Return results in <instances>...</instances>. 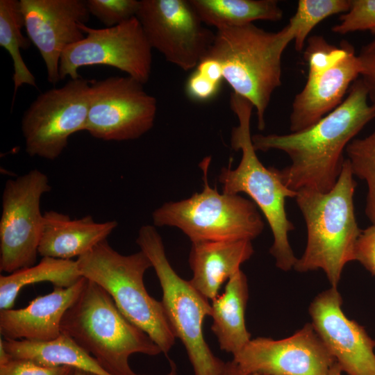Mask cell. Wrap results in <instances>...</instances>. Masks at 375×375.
Returning <instances> with one entry per match:
<instances>
[{
	"mask_svg": "<svg viewBox=\"0 0 375 375\" xmlns=\"http://www.w3.org/2000/svg\"><path fill=\"white\" fill-rule=\"evenodd\" d=\"M81 277L76 260L42 257L36 265L0 276V310L11 309L24 286L49 282L53 286L67 288Z\"/></svg>",
	"mask_w": 375,
	"mask_h": 375,
	"instance_id": "24",
	"label": "cell"
},
{
	"mask_svg": "<svg viewBox=\"0 0 375 375\" xmlns=\"http://www.w3.org/2000/svg\"><path fill=\"white\" fill-rule=\"evenodd\" d=\"M222 375H242L235 363L231 360L225 363Z\"/></svg>",
	"mask_w": 375,
	"mask_h": 375,
	"instance_id": "36",
	"label": "cell"
},
{
	"mask_svg": "<svg viewBox=\"0 0 375 375\" xmlns=\"http://www.w3.org/2000/svg\"><path fill=\"white\" fill-rule=\"evenodd\" d=\"M349 160L327 192L303 188L295 200L307 228L305 251L293 267L298 272L322 269L331 287L338 288L345 265L355 261L361 233L357 224L353 195L356 182Z\"/></svg>",
	"mask_w": 375,
	"mask_h": 375,
	"instance_id": "2",
	"label": "cell"
},
{
	"mask_svg": "<svg viewBox=\"0 0 375 375\" xmlns=\"http://www.w3.org/2000/svg\"><path fill=\"white\" fill-rule=\"evenodd\" d=\"M51 190L38 169L6 182L0 219V270L9 274L35 265L42 235V197Z\"/></svg>",
	"mask_w": 375,
	"mask_h": 375,
	"instance_id": "9",
	"label": "cell"
},
{
	"mask_svg": "<svg viewBox=\"0 0 375 375\" xmlns=\"http://www.w3.org/2000/svg\"><path fill=\"white\" fill-rule=\"evenodd\" d=\"M86 282L81 277L74 285L53 290L32 300L20 309L0 311V333L6 340L49 342L61 334L60 326L67 309L80 295Z\"/></svg>",
	"mask_w": 375,
	"mask_h": 375,
	"instance_id": "17",
	"label": "cell"
},
{
	"mask_svg": "<svg viewBox=\"0 0 375 375\" xmlns=\"http://www.w3.org/2000/svg\"><path fill=\"white\" fill-rule=\"evenodd\" d=\"M355 261L375 276V223L361 230L356 244Z\"/></svg>",
	"mask_w": 375,
	"mask_h": 375,
	"instance_id": "34",
	"label": "cell"
},
{
	"mask_svg": "<svg viewBox=\"0 0 375 375\" xmlns=\"http://www.w3.org/2000/svg\"><path fill=\"white\" fill-rule=\"evenodd\" d=\"M74 375H96V374L76 369Z\"/></svg>",
	"mask_w": 375,
	"mask_h": 375,
	"instance_id": "38",
	"label": "cell"
},
{
	"mask_svg": "<svg viewBox=\"0 0 375 375\" xmlns=\"http://www.w3.org/2000/svg\"><path fill=\"white\" fill-rule=\"evenodd\" d=\"M203 24L217 29L256 20L276 22L283 12L276 0H190Z\"/></svg>",
	"mask_w": 375,
	"mask_h": 375,
	"instance_id": "23",
	"label": "cell"
},
{
	"mask_svg": "<svg viewBox=\"0 0 375 375\" xmlns=\"http://www.w3.org/2000/svg\"><path fill=\"white\" fill-rule=\"evenodd\" d=\"M220 87L221 83L212 81L195 70L186 81L185 92L192 100L203 102L216 97Z\"/></svg>",
	"mask_w": 375,
	"mask_h": 375,
	"instance_id": "32",
	"label": "cell"
},
{
	"mask_svg": "<svg viewBox=\"0 0 375 375\" xmlns=\"http://www.w3.org/2000/svg\"><path fill=\"white\" fill-rule=\"evenodd\" d=\"M360 73V62L352 47L330 69L308 76L306 85L292 102L290 116L291 133L310 127L340 105L349 85Z\"/></svg>",
	"mask_w": 375,
	"mask_h": 375,
	"instance_id": "18",
	"label": "cell"
},
{
	"mask_svg": "<svg viewBox=\"0 0 375 375\" xmlns=\"http://www.w3.org/2000/svg\"><path fill=\"white\" fill-rule=\"evenodd\" d=\"M211 158L199 163L203 188L190 197L167 202L152 214L154 226H174L181 230L192 242L228 241L257 238L264 222L256 205L239 194L219 193L208 181Z\"/></svg>",
	"mask_w": 375,
	"mask_h": 375,
	"instance_id": "7",
	"label": "cell"
},
{
	"mask_svg": "<svg viewBox=\"0 0 375 375\" xmlns=\"http://www.w3.org/2000/svg\"><path fill=\"white\" fill-rule=\"evenodd\" d=\"M85 38L67 47L59 66L60 81L80 77L84 66L107 65L117 68L144 84L151 72L152 48L136 17L115 26L94 28L80 25Z\"/></svg>",
	"mask_w": 375,
	"mask_h": 375,
	"instance_id": "11",
	"label": "cell"
},
{
	"mask_svg": "<svg viewBox=\"0 0 375 375\" xmlns=\"http://www.w3.org/2000/svg\"><path fill=\"white\" fill-rule=\"evenodd\" d=\"M351 0H299L295 14L288 24L294 33V47L301 51L311 31L319 22L331 15L345 13Z\"/></svg>",
	"mask_w": 375,
	"mask_h": 375,
	"instance_id": "26",
	"label": "cell"
},
{
	"mask_svg": "<svg viewBox=\"0 0 375 375\" xmlns=\"http://www.w3.org/2000/svg\"><path fill=\"white\" fill-rule=\"evenodd\" d=\"M353 174L368 188L365 214L375 223V131L364 138L353 139L346 147Z\"/></svg>",
	"mask_w": 375,
	"mask_h": 375,
	"instance_id": "27",
	"label": "cell"
},
{
	"mask_svg": "<svg viewBox=\"0 0 375 375\" xmlns=\"http://www.w3.org/2000/svg\"><path fill=\"white\" fill-rule=\"evenodd\" d=\"M230 106L238 119L231 131V144L241 151L238 167H223L219 175L222 192L247 194L261 210L271 228L274 242L269 253L276 266L288 272L292 269L297 258L290 246L288 235L294 229L285 211V199L295 198L297 192L288 188L278 177L274 167H265L256 153L251 135L250 122L253 104L247 99L231 92Z\"/></svg>",
	"mask_w": 375,
	"mask_h": 375,
	"instance_id": "5",
	"label": "cell"
},
{
	"mask_svg": "<svg viewBox=\"0 0 375 375\" xmlns=\"http://www.w3.org/2000/svg\"><path fill=\"white\" fill-rule=\"evenodd\" d=\"M357 56L360 65V78L367 90L371 104L375 106V38L361 48Z\"/></svg>",
	"mask_w": 375,
	"mask_h": 375,
	"instance_id": "33",
	"label": "cell"
},
{
	"mask_svg": "<svg viewBox=\"0 0 375 375\" xmlns=\"http://www.w3.org/2000/svg\"><path fill=\"white\" fill-rule=\"evenodd\" d=\"M368 99L362 79L357 78L342 103L310 127L285 135H253V147L256 151L280 150L289 156L288 166L275 168L288 188L327 192L341 173L344 150L375 118V106Z\"/></svg>",
	"mask_w": 375,
	"mask_h": 375,
	"instance_id": "1",
	"label": "cell"
},
{
	"mask_svg": "<svg viewBox=\"0 0 375 375\" xmlns=\"http://www.w3.org/2000/svg\"><path fill=\"white\" fill-rule=\"evenodd\" d=\"M136 17L151 48L184 71L206 57L215 35L190 0H141Z\"/></svg>",
	"mask_w": 375,
	"mask_h": 375,
	"instance_id": "13",
	"label": "cell"
},
{
	"mask_svg": "<svg viewBox=\"0 0 375 375\" xmlns=\"http://www.w3.org/2000/svg\"><path fill=\"white\" fill-rule=\"evenodd\" d=\"M374 343H375V340H374Z\"/></svg>",
	"mask_w": 375,
	"mask_h": 375,
	"instance_id": "40",
	"label": "cell"
},
{
	"mask_svg": "<svg viewBox=\"0 0 375 375\" xmlns=\"http://www.w3.org/2000/svg\"><path fill=\"white\" fill-rule=\"evenodd\" d=\"M196 70L217 83H222L224 80L222 67L219 62L212 58L205 57L198 64Z\"/></svg>",
	"mask_w": 375,
	"mask_h": 375,
	"instance_id": "35",
	"label": "cell"
},
{
	"mask_svg": "<svg viewBox=\"0 0 375 375\" xmlns=\"http://www.w3.org/2000/svg\"><path fill=\"white\" fill-rule=\"evenodd\" d=\"M24 21L19 1L0 0V46L10 55L13 64L14 95L24 84L37 88L35 78L26 66L21 55L22 49L30 47L31 41L23 35Z\"/></svg>",
	"mask_w": 375,
	"mask_h": 375,
	"instance_id": "25",
	"label": "cell"
},
{
	"mask_svg": "<svg viewBox=\"0 0 375 375\" xmlns=\"http://www.w3.org/2000/svg\"><path fill=\"white\" fill-rule=\"evenodd\" d=\"M81 275L103 288L122 315L144 331L166 356L175 336L162 303L149 295L144 283L145 272L152 267L141 250L123 255L105 240L76 260Z\"/></svg>",
	"mask_w": 375,
	"mask_h": 375,
	"instance_id": "6",
	"label": "cell"
},
{
	"mask_svg": "<svg viewBox=\"0 0 375 375\" xmlns=\"http://www.w3.org/2000/svg\"><path fill=\"white\" fill-rule=\"evenodd\" d=\"M249 375H258V374H249Z\"/></svg>",
	"mask_w": 375,
	"mask_h": 375,
	"instance_id": "39",
	"label": "cell"
},
{
	"mask_svg": "<svg viewBox=\"0 0 375 375\" xmlns=\"http://www.w3.org/2000/svg\"><path fill=\"white\" fill-rule=\"evenodd\" d=\"M143 83L127 76L90 81L85 131L105 141L137 139L154 124L157 101Z\"/></svg>",
	"mask_w": 375,
	"mask_h": 375,
	"instance_id": "12",
	"label": "cell"
},
{
	"mask_svg": "<svg viewBox=\"0 0 375 375\" xmlns=\"http://www.w3.org/2000/svg\"><path fill=\"white\" fill-rule=\"evenodd\" d=\"M233 361L242 375H327L335 360L307 323L283 339H251Z\"/></svg>",
	"mask_w": 375,
	"mask_h": 375,
	"instance_id": "14",
	"label": "cell"
},
{
	"mask_svg": "<svg viewBox=\"0 0 375 375\" xmlns=\"http://www.w3.org/2000/svg\"><path fill=\"white\" fill-rule=\"evenodd\" d=\"M19 4L27 37L44 62L47 81L56 85L63 51L85 36L80 25L90 17L86 1L19 0Z\"/></svg>",
	"mask_w": 375,
	"mask_h": 375,
	"instance_id": "15",
	"label": "cell"
},
{
	"mask_svg": "<svg viewBox=\"0 0 375 375\" xmlns=\"http://www.w3.org/2000/svg\"><path fill=\"white\" fill-rule=\"evenodd\" d=\"M358 31H369L375 34V0H351V7L340 17V23L332 31L346 34Z\"/></svg>",
	"mask_w": 375,
	"mask_h": 375,
	"instance_id": "30",
	"label": "cell"
},
{
	"mask_svg": "<svg viewBox=\"0 0 375 375\" xmlns=\"http://www.w3.org/2000/svg\"><path fill=\"white\" fill-rule=\"evenodd\" d=\"M352 47L346 40L342 41L338 47L329 44L322 35L309 37L303 53L308 65V76L319 75L330 69L343 59Z\"/></svg>",
	"mask_w": 375,
	"mask_h": 375,
	"instance_id": "28",
	"label": "cell"
},
{
	"mask_svg": "<svg viewBox=\"0 0 375 375\" xmlns=\"http://www.w3.org/2000/svg\"><path fill=\"white\" fill-rule=\"evenodd\" d=\"M248 299L247 278L240 269L228 279L224 292L212 301L211 329L220 349L233 356L251 340L245 324Z\"/></svg>",
	"mask_w": 375,
	"mask_h": 375,
	"instance_id": "21",
	"label": "cell"
},
{
	"mask_svg": "<svg viewBox=\"0 0 375 375\" xmlns=\"http://www.w3.org/2000/svg\"><path fill=\"white\" fill-rule=\"evenodd\" d=\"M90 81L79 77L41 93L25 111L22 131L30 156L53 160L63 152L69 138L85 131Z\"/></svg>",
	"mask_w": 375,
	"mask_h": 375,
	"instance_id": "10",
	"label": "cell"
},
{
	"mask_svg": "<svg viewBox=\"0 0 375 375\" xmlns=\"http://www.w3.org/2000/svg\"><path fill=\"white\" fill-rule=\"evenodd\" d=\"M90 15L97 17L106 28L115 26L136 17L138 0H87Z\"/></svg>",
	"mask_w": 375,
	"mask_h": 375,
	"instance_id": "29",
	"label": "cell"
},
{
	"mask_svg": "<svg viewBox=\"0 0 375 375\" xmlns=\"http://www.w3.org/2000/svg\"><path fill=\"white\" fill-rule=\"evenodd\" d=\"M75 370L68 366H45L28 360L14 358L0 365V375H74Z\"/></svg>",
	"mask_w": 375,
	"mask_h": 375,
	"instance_id": "31",
	"label": "cell"
},
{
	"mask_svg": "<svg viewBox=\"0 0 375 375\" xmlns=\"http://www.w3.org/2000/svg\"><path fill=\"white\" fill-rule=\"evenodd\" d=\"M342 369L336 362L332 365L327 375H342Z\"/></svg>",
	"mask_w": 375,
	"mask_h": 375,
	"instance_id": "37",
	"label": "cell"
},
{
	"mask_svg": "<svg viewBox=\"0 0 375 375\" xmlns=\"http://www.w3.org/2000/svg\"><path fill=\"white\" fill-rule=\"evenodd\" d=\"M254 250L251 240L192 242L189 264L191 285L208 300L218 296L222 285L240 270Z\"/></svg>",
	"mask_w": 375,
	"mask_h": 375,
	"instance_id": "20",
	"label": "cell"
},
{
	"mask_svg": "<svg viewBox=\"0 0 375 375\" xmlns=\"http://www.w3.org/2000/svg\"><path fill=\"white\" fill-rule=\"evenodd\" d=\"M117 226L115 220L97 222L91 215L72 219L60 212L46 211L38 253L65 260L78 258L107 240Z\"/></svg>",
	"mask_w": 375,
	"mask_h": 375,
	"instance_id": "19",
	"label": "cell"
},
{
	"mask_svg": "<svg viewBox=\"0 0 375 375\" xmlns=\"http://www.w3.org/2000/svg\"><path fill=\"white\" fill-rule=\"evenodd\" d=\"M338 288L318 294L309 306L311 324L342 372L375 375V343L365 328L342 309Z\"/></svg>",
	"mask_w": 375,
	"mask_h": 375,
	"instance_id": "16",
	"label": "cell"
},
{
	"mask_svg": "<svg viewBox=\"0 0 375 375\" xmlns=\"http://www.w3.org/2000/svg\"><path fill=\"white\" fill-rule=\"evenodd\" d=\"M60 330L110 375H146L131 369L130 356L162 353L144 331L122 315L103 288L87 278L80 295L65 313ZM168 360L170 370L165 375H176V364Z\"/></svg>",
	"mask_w": 375,
	"mask_h": 375,
	"instance_id": "3",
	"label": "cell"
},
{
	"mask_svg": "<svg viewBox=\"0 0 375 375\" xmlns=\"http://www.w3.org/2000/svg\"><path fill=\"white\" fill-rule=\"evenodd\" d=\"M11 358L33 361L45 366H68L96 375H110L89 353L61 333L49 342L1 338Z\"/></svg>",
	"mask_w": 375,
	"mask_h": 375,
	"instance_id": "22",
	"label": "cell"
},
{
	"mask_svg": "<svg viewBox=\"0 0 375 375\" xmlns=\"http://www.w3.org/2000/svg\"><path fill=\"white\" fill-rule=\"evenodd\" d=\"M136 243L149 258L162 290V306L176 338L184 345L195 375H222L225 362L215 356L205 340L203 324L212 315L208 299L170 265L156 227L142 226Z\"/></svg>",
	"mask_w": 375,
	"mask_h": 375,
	"instance_id": "8",
	"label": "cell"
},
{
	"mask_svg": "<svg viewBox=\"0 0 375 375\" xmlns=\"http://www.w3.org/2000/svg\"><path fill=\"white\" fill-rule=\"evenodd\" d=\"M294 33L287 24L266 31L253 23L217 29L206 56L220 64L233 92L256 110L258 128H265V115L274 91L281 85V57Z\"/></svg>",
	"mask_w": 375,
	"mask_h": 375,
	"instance_id": "4",
	"label": "cell"
}]
</instances>
